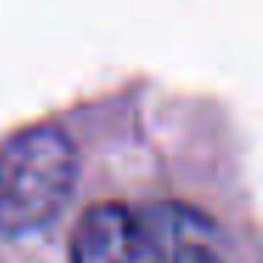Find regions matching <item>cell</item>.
Returning <instances> with one entry per match:
<instances>
[{
	"instance_id": "6da1fadb",
	"label": "cell",
	"mask_w": 263,
	"mask_h": 263,
	"mask_svg": "<svg viewBox=\"0 0 263 263\" xmlns=\"http://www.w3.org/2000/svg\"><path fill=\"white\" fill-rule=\"evenodd\" d=\"M80 156L65 130L34 125L0 144V235L23 238L46 229L68 206Z\"/></svg>"
},
{
	"instance_id": "7a4b0ae2",
	"label": "cell",
	"mask_w": 263,
	"mask_h": 263,
	"mask_svg": "<svg viewBox=\"0 0 263 263\" xmlns=\"http://www.w3.org/2000/svg\"><path fill=\"white\" fill-rule=\"evenodd\" d=\"M71 263H164L142 212L119 201L91 204L71 232Z\"/></svg>"
},
{
	"instance_id": "3957f363",
	"label": "cell",
	"mask_w": 263,
	"mask_h": 263,
	"mask_svg": "<svg viewBox=\"0 0 263 263\" xmlns=\"http://www.w3.org/2000/svg\"><path fill=\"white\" fill-rule=\"evenodd\" d=\"M164 263H221V257L201 240V243H187L181 249H176Z\"/></svg>"
}]
</instances>
